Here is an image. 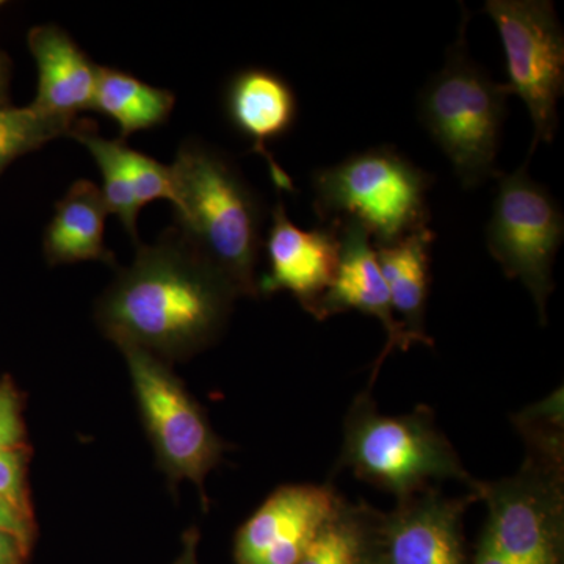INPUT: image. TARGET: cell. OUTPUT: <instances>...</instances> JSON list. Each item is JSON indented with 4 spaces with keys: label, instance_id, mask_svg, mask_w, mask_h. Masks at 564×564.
<instances>
[{
    "label": "cell",
    "instance_id": "obj_7",
    "mask_svg": "<svg viewBox=\"0 0 564 564\" xmlns=\"http://www.w3.org/2000/svg\"><path fill=\"white\" fill-rule=\"evenodd\" d=\"M121 351L163 473L172 484L193 481L206 499L204 480L220 464L228 445L212 430L203 408L174 375L170 362L140 348Z\"/></svg>",
    "mask_w": 564,
    "mask_h": 564
},
{
    "label": "cell",
    "instance_id": "obj_26",
    "mask_svg": "<svg viewBox=\"0 0 564 564\" xmlns=\"http://www.w3.org/2000/svg\"><path fill=\"white\" fill-rule=\"evenodd\" d=\"M470 564H510L503 558L496 549L489 544L485 536H480L477 547H475L473 562Z\"/></svg>",
    "mask_w": 564,
    "mask_h": 564
},
{
    "label": "cell",
    "instance_id": "obj_16",
    "mask_svg": "<svg viewBox=\"0 0 564 564\" xmlns=\"http://www.w3.org/2000/svg\"><path fill=\"white\" fill-rule=\"evenodd\" d=\"M28 43L39 68L33 109L63 120H79L82 111L93 110L98 65L69 33L55 24L36 25Z\"/></svg>",
    "mask_w": 564,
    "mask_h": 564
},
{
    "label": "cell",
    "instance_id": "obj_25",
    "mask_svg": "<svg viewBox=\"0 0 564 564\" xmlns=\"http://www.w3.org/2000/svg\"><path fill=\"white\" fill-rule=\"evenodd\" d=\"M29 552L17 538L0 532V564H24Z\"/></svg>",
    "mask_w": 564,
    "mask_h": 564
},
{
    "label": "cell",
    "instance_id": "obj_29",
    "mask_svg": "<svg viewBox=\"0 0 564 564\" xmlns=\"http://www.w3.org/2000/svg\"><path fill=\"white\" fill-rule=\"evenodd\" d=\"M2 6H3V2H0V7H2Z\"/></svg>",
    "mask_w": 564,
    "mask_h": 564
},
{
    "label": "cell",
    "instance_id": "obj_23",
    "mask_svg": "<svg viewBox=\"0 0 564 564\" xmlns=\"http://www.w3.org/2000/svg\"><path fill=\"white\" fill-rule=\"evenodd\" d=\"M24 440L20 397L9 381L0 383V452L18 451Z\"/></svg>",
    "mask_w": 564,
    "mask_h": 564
},
{
    "label": "cell",
    "instance_id": "obj_8",
    "mask_svg": "<svg viewBox=\"0 0 564 564\" xmlns=\"http://www.w3.org/2000/svg\"><path fill=\"white\" fill-rule=\"evenodd\" d=\"M527 169L529 161L514 173L500 174L492 215L486 226V245L507 278L521 281L532 293L540 321L545 325L564 217L551 192L533 181Z\"/></svg>",
    "mask_w": 564,
    "mask_h": 564
},
{
    "label": "cell",
    "instance_id": "obj_17",
    "mask_svg": "<svg viewBox=\"0 0 564 564\" xmlns=\"http://www.w3.org/2000/svg\"><path fill=\"white\" fill-rule=\"evenodd\" d=\"M107 212L98 185L79 180L55 204L54 217L43 237V252L50 265L101 261L115 265L113 252L104 242Z\"/></svg>",
    "mask_w": 564,
    "mask_h": 564
},
{
    "label": "cell",
    "instance_id": "obj_12",
    "mask_svg": "<svg viewBox=\"0 0 564 564\" xmlns=\"http://www.w3.org/2000/svg\"><path fill=\"white\" fill-rule=\"evenodd\" d=\"M263 247L269 272L259 278V295L291 292L303 310L314 315L339 269V226L329 223L326 228L304 231L293 225L280 199Z\"/></svg>",
    "mask_w": 564,
    "mask_h": 564
},
{
    "label": "cell",
    "instance_id": "obj_14",
    "mask_svg": "<svg viewBox=\"0 0 564 564\" xmlns=\"http://www.w3.org/2000/svg\"><path fill=\"white\" fill-rule=\"evenodd\" d=\"M73 139L91 152L99 166L107 212L120 218L133 243L139 245L137 220L140 210L155 199L174 203L172 166L132 150L124 140L102 139L93 121H82Z\"/></svg>",
    "mask_w": 564,
    "mask_h": 564
},
{
    "label": "cell",
    "instance_id": "obj_2",
    "mask_svg": "<svg viewBox=\"0 0 564 564\" xmlns=\"http://www.w3.org/2000/svg\"><path fill=\"white\" fill-rule=\"evenodd\" d=\"M525 459L511 477L478 481L488 508L481 536L510 564H564L562 389L513 417Z\"/></svg>",
    "mask_w": 564,
    "mask_h": 564
},
{
    "label": "cell",
    "instance_id": "obj_24",
    "mask_svg": "<svg viewBox=\"0 0 564 564\" xmlns=\"http://www.w3.org/2000/svg\"><path fill=\"white\" fill-rule=\"evenodd\" d=\"M0 532L17 538L25 551H31L33 534H35L32 518L22 514L13 505L3 499H0Z\"/></svg>",
    "mask_w": 564,
    "mask_h": 564
},
{
    "label": "cell",
    "instance_id": "obj_13",
    "mask_svg": "<svg viewBox=\"0 0 564 564\" xmlns=\"http://www.w3.org/2000/svg\"><path fill=\"white\" fill-rule=\"evenodd\" d=\"M337 226H339L340 237L339 269L332 289L318 303L313 317L315 321L323 322L333 315L352 310L372 315L383 325L386 345L373 364L370 389L380 373L384 359L395 350H410L413 344H419V340L393 315L395 311H393L391 293L386 285L369 234L352 223H343Z\"/></svg>",
    "mask_w": 564,
    "mask_h": 564
},
{
    "label": "cell",
    "instance_id": "obj_21",
    "mask_svg": "<svg viewBox=\"0 0 564 564\" xmlns=\"http://www.w3.org/2000/svg\"><path fill=\"white\" fill-rule=\"evenodd\" d=\"M84 120L47 117L29 107L0 104V174L21 155L40 150L61 137H73Z\"/></svg>",
    "mask_w": 564,
    "mask_h": 564
},
{
    "label": "cell",
    "instance_id": "obj_28",
    "mask_svg": "<svg viewBox=\"0 0 564 564\" xmlns=\"http://www.w3.org/2000/svg\"><path fill=\"white\" fill-rule=\"evenodd\" d=\"M10 61L3 52H0V104L9 101Z\"/></svg>",
    "mask_w": 564,
    "mask_h": 564
},
{
    "label": "cell",
    "instance_id": "obj_11",
    "mask_svg": "<svg viewBox=\"0 0 564 564\" xmlns=\"http://www.w3.org/2000/svg\"><path fill=\"white\" fill-rule=\"evenodd\" d=\"M475 502L473 491L448 497L434 486L397 500L381 524L384 564H470L463 519Z\"/></svg>",
    "mask_w": 564,
    "mask_h": 564
},
{
    "label": "cell",
    "instance_id": "obj_10",
    "mask_svg": "<svg viewBox=\"0 0 564 564\" xmlns=\"http://www.w3.org/2000/svg\"><path fill=\"white\" fill-rule=\"evenodd\" d=\"M340 497L332 485L281 486L240 527L234 560L237 564H299Z\"/></svg>",
    "mask_w": 564,
    "mask_h": 564
},
{
    "label": "cell",
    "instance_id": "obj_20",
    "mask_svg": "<svg viewBox=\"0 0 564 564\" xmlns=\"http://www.w3.org/2000/svg\"><path fill=\"white\" fill-rule=\"evenodd\" d=\"M174 102L172 91L151 87L124 70L98 66L93 110L117 122L121 140L165 124Z\"/></svg>",
    "mask_w": 564,
    "mask_h": 564
},
{
    "label": "cell",
    "instance_id": "obj_6",
    "mask_svg": "<svg viewBox=\"0 0 564 564\" xmlns=\"http://www.w3.org/2000/svg\"><path fill=\"white\" fill-rule=\"evenodd\" d=\"M432 184L392 148H372L314 173V210L328 225L352 223L375 245H388L429 226Z\"/></svg>",
    "mask_w": 564,
    "mask_h": 564
},
{
    "label": "cell",
    "instance_id": "obj_9",
    "mask_svg": "<svg viewBox=\"0 0 564 564\" xmlns=\"http://www.w3.org/2000/svg\"><path fill=\"white\" fill-rule=\"evenodd\" d=\"M486 13L499 31L507 58L510 95L524 101L532 118L534 148L554 141L564 93V33L547 0H488Z\"/></svg>",
    "mask_w": 564,
    "mask_h": 564
},
{
    "label": "cell",
    "instance_id": "obj_4",
    "mask_svg": "<svg viewBox=\"0 0 564 564\" xmlns=\"http://www.w3.org/2000/svg\"><path fill=\"white\" fill-rule=\"evenodd\" d=\"M337 467L350 469L356 478L397 500L430 488L433 481L458 480L473 492L478 485L437 429L432 408L421 404L408 414H381L370 389L355 397L345 415Z\"/></svg>",
    "mask_w": 564,
    "mask_h": 564
},
{
    "label": "cell",
    "instance_id": "obj_15",
    "mask_svg": "<svg viewBox=\"0 0 564 564\" xmlns=\"http://www.w3.org/2000/svg\"><path fill=\"white\" fill-rule=\"evenodd\" d=\"M225 109L232 128L251 141V151L269 163L278 191L295 192L291 177L267 148L291 131L296 121L299 102L288 80L270 69L239 70L226 87Z\"/></svg>",
    "mask_w": 564,
    "mask_h": 564
},
{
    "label": "cell",
    "instance_id": "obj_27",
    "mask_svg": "<svg viewBox=\"0 0 564 564\" xmlns=\"http://www.w3.org/2000/svg\"><path fill=\"white\" fill-rule=\"evenodd\" d=\"M198 541V530H188V532L184 534V540H182V554L173 564H198V556H196Z\"/></svg>",
    "mask_w": 564,
    "mask_h": 564
},
{
    "label": "cell",
    "instance_id": "obj_18",
    "mask_svg": "<svg viewBox=\"0 0 564 564\" xmlns=\"http://www.w3.org/2000/svg\"><path fill=\"white\" fill-rule=\"evenodd\" d=\"M434 232L426 228L408 234L388 245H373L381 273L391 293L392 306L400 314L404 328L419 344L433 347L425 332L426 300L430 288V250Z\"/></svg>",
    "mask_w": 564,
    "mask_h": 564
},
{
    "label": "cell",
    "instance_id": "obj_22",
    "mask_svg": "<svg viewBox=\"0 0 564 564\" xmlns=\"http://www.w3.org/2000/svg\"><path fill=\"white\" fill-rule=\"evenodd\" d=\"M0 499L32 518L25 489V455L18 451L0 452Z\"/></svg>",
    "mask_w": 564,
    "mask_h": 564
},
{
    "label": "cell",
    "instance_id": "obj_1",
    "mask_svg": "<svg viewBox=\"0 0 564 564\" xmlns=\"http://www.w3.org/2000/svg\"><path fill=\"white\" fill-rule=\"evenodd\" d=\"M96 304V322L118 348H140L163 361L192 358L226 328L237 292L225 274L176 228L154 245H135Z\"/></svg>",
    "mask_w": 564,
    "mask_h": 564
},
{
    "label": "cell",
    "instance_id": "obj_19",
    "mask_svg": "<svg viewBox=\"0 0 564 564\" xmlns=\"http://www.w3.org/2000/svg\"><path fill=\"white\" fill-rule=\"evenodd\" d=\"M383 511L340 497L299 564H384Z\"/></svg>",
    "mask_w": 564,
    "mask_h": 564
},
{
    "label": "cell",
    "instance_id": "obj_5",
    "mask_svg": "<svg viewBox=\"0 0 564 564\" xmlns=\"http://www.w3.org/2000/svg\"><path fill=\"white\" fill-rule=\"evenodd\" d=\"M467 21L464 10L458 40L448 50L443 69L419 96V118L447 155L463 187L475 188L500 176L496 161L510 90L470 58Z\"/></svg>",
    "mask_w": 564,
    "mask_h": 564
},
{
    "label": "cell",
    "instance_id": "obj_3",
    "mask_svg": "<svg viewBox=\"0 0 564 564\" xmlns=\"http://www.w3.org/2000/svg\"><path fill=\"white\" fill-rule=\"evenodd\" d=\"M172 166L174 228L225 274L239 296H259L263 206L231 159L196 139Z\"/></svg>",
    "mask_w": 564,
    "mask_h": 564
}]
</instances>
